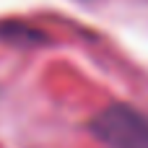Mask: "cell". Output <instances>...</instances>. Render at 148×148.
Wrapping results in <instances>:
<instances>
[{
    "mask_svg": "<svg viewBox=\"0 0 148 148\" xmlns=\"http://www.w3.org/2000/svg\"><path fill=\"white\" fill-rule=\"evenodd\" d=\"M91 133L107 148H148V117L127 104H114L91 120Z\"/></svg>",
    "mask_w": 148,
    "mask_h": 148,
    "instance_id": "6da1fadb",
    "label": "cell"
}]
</instances>
